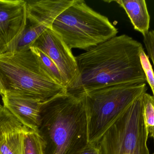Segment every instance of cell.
Listing matches in <instances>:
<instances>
[{
    "label": "cell",
    "mask_w": 154,
    "mask_h": 154,
    "mask_svg": "<svg viewBox=\"0 0 154 154\" xmlns=\"http://www.w3.org/2000/svg\"><path fill=\"white\" fill-rule=\"evenodd\" d=\"M143 49L141 42L122 34L78 55L79 80L68 92L79 95L110 85L146 83L140 58Z\"/></svg>",
    "instance_id": "6da1fadb"
},
{
    "label": "cell",
    "mask_w": 154,
    "mask_h": 154,
    "mask_svg": "<svg viewBox=\"0 0 154 154\" xmlns=\"http://www.w3.org/2000/svg\"><path fill=\"white\" fill-rule=\"evenodd\" d=\"M43 154H78L88 142L84 94L66 90L43 102L37 130Z\"/></svg>",
    "instance_id": "7a4b0ae2"
},
{
    "label": "cell",
    "mask_w": 154,
    "mask_h": 154,
    "mask_svg": "<svg viewBox=\"0 0 154 154\" xmlns=\"http://www.w3.org/2000/svg\"><path fill=\"white\" fill-rule=\"evenodd\" d=\"M0 77L6 93L46 102L67 90L46 70L31 49L0 54Z\"/></svg>",
    "instance_id": "3957f363"
},
{
    "label": "cell",
    "mask_w": 154,
    "mask_h": 154,
    "mask_svg": "<svg viewBox=\"0 0 154 154\" xmlns=\"http://www.w3.org/2000/svg\"><path fill=\"white\" fill-rule=\"evenodd\" d=\"M51 28L71 49L86 51L118 33L108 17L94 11L82 0H75L57 16Z\"/></svg>",
    "instance_id": "277c9868"
},
{
    "label": "cell",
    "mask_w": 154,
    "mask_h": 154,
    "mask_svg": "<svg viewBox=\"0 0 154 154\" xmlns=\"http://www.w3.org/2000/svg\"><path fill=\"white\" fill-rule=\"evenodd\" d=\"M146 83L105 86L85 96L89 143H96L119 117L146 93Z\"/></svg>",
    "instance_id": "5b68a950"
},
{
    "label": "cell",
    "mask_w": 154,
    "mask_h": 154,
    "mask_svg": "<svg viewBox=\"0 0 154 154\" xmlns=\"http://www.w3.org/2000/svg\"><path fill=\"white\" fill-rule=\"evenodd\" d=\"M143 96L122 113L96 143L103 154H150Z\"/></svg>",
    "instance_id": "8992f818"
},
{
    "label": "cell",
    "mask_w": 154,
    "mask_h": 154,
    "mask_svg": "<svg viewBox=\"0 0 154 154\" xmlns=\"http://www.w3.org/2000/svg\"><path fill=\"white\" fill-rule=\"evenodd\" d=\"M31 47L40 50L56 64L65 80L67 91L73 89L79 78L76 59L72 49L61 37L51 28H48L37 39Z\"/></svg>",
    "instance_id": "52a82bcc"
},
{
    "label": "cell",
    "mask_w": 154,
    "mask_h": 154,
    "mask_svg": "<svg viewBox=\"0 0 154 154\" xmlns=\"http://www.w3.org/2000/svg\"><path fill=\"white\" fill-rule=\"evenodd\" d=\"M27 24L25 0H0V54L7 52Z\"/></svg>",
    "instance_id": "ba28073f"
},
{
    "label": "cell",
    "mask_w": 154,
    "mask_h": 154,
    "mask_svg": "<svg viewBox=\"0 0 154 154\" xmlns=\"http://www.w3.org/2000/svg\"><path fill=\"white\" fill-rule=\"evenodd\" d=\"M27 25L43 33L51 26L57 16L75 0H26Z\"/></svg>",
    "instance_id": "9c48e42d"
},
{
    "label": "cell",
    "mask_w": 154,
    "mask_h": 154,
    "mask_svg": "<svg viewBox=\"0 0 154 154\" xmlns=\"http://www.w3.org/2000/svg\"><path fill=\"white\" fill-rule=\"evenodd\" d=\"M2 99L3 106L19 122L37 132L42 103L34 99L14 93H6L2 96Z\"/></svg>",
    "instance_id": "30bf717a"
},
{
    "label": "cell",
    "mask_w": 154,
    "mask_h": 154,
    "mask_svg": "<svg viewBox=\"0 0 154 154\" xmlns=\"http://www.w3.org/2000/svg\"><path fill=\"white\" fill-rule=\"evenodd\" d=\"M26 127L12 115L10 116L0 133V154H22L23 137Z\"/></svg>",
    "instance_id": "8fae6325"
},
{
    "label": "cell",
    "mask_w": 154,
    "mask_h": 154,
    "mask_svg": "<svg viewBox=\"0 0 154 154\" xmlns=\"http://www.w3.org/2000/svg\"><path fill=\"white\" fill-rule=\"evenodd\" d=\"M116 2L125 11L136 30L143 36L149 31L150 14L145 0H117Z\"/></svg>",
    "instance_id": "7c38bea8"
},
{
    "label": "cell",
    "mask_w": 154,
    "mask_h": 154,
    "mask_svg": "<svg viewBox=\"0 0 154 154\" xmlns=\"http://www.w3.org/2000/svg\"><path fill=\"white\" fill-rule=\"evenodd\" d=\"M22 154H43L38 134L36 131L27 127L23 132Z\"/></svg>",
    "instance_id": "4fadbf2b"
},
{
    "label": "cell",
    "mask_w": 154,
    "mask_h": 154,
    "mask_svg": "<svg viewBox=\"0 0 154 154\" xmlns=\"http://www.w3.org/2000/svg\"><path fill=\"white\" fill-rule=\"evenodd\" d=\"M143 115L148 137H152L154 143V97L145 93L143 96Z\"/></svg>",
    "instance_id": "5bb4252c"
},
{
    "label": "cell",
    "mask_w": 154,
    "mask_h": 154,
    "mask_svg": "<svg viewBox=\"0 0 154 154\" xmlns=\"http://www.w3.org/2000/svg\"><path fill=\"white\" fill-rule=\"evenodd\" d=\"M30 49L38 57L42 65L52 77L59 84L66 87L64 78L54 62L39 49L34 47H31Z\"/></svg>",
    "instance_id": "9a60e30c"
},
{
    "label": "cell",
    "mask_w": 154,
    "mask_h": 154,
    "mask_svg": "<svg viewBox=\"0 0 154 154\" xmlns=\"http://www.w3.org/2000/svg\"><path fill=\"white\" fill-rule=\"evenodd\" d=\"M140 58L142 68L146 78V82L150 86L154 97V72L149 57L145 52L144 49L140 52Z\"/></svg>",
    "instance_id": "2e32d148"
},
{
    "label": "cell",
    "mask_w": 154,
    "mask_h": 154,
    "mask_svg": "<svg viewBox=\"0 0 154 154\" xmlns=\"http://www.w3.org/2000/svg\"><path fill=\"white\" fill-rule=\"evenodd\" d=\"M143 41L148 56L152 60L154 66V30L149 31L148 33L143 36Z\"/></svg>",
    "instance_id": "e0dca14e"
},
{
    "label": "cell",
    "mask_w": 154,
    "mask_h": 154,
    "mask_svg": "<svg viewBox=\"0 0 154 154\" xmlns=\"http://www.w3.org/2000/svg\"><path fill=\"white\" fill-rule=\"evenodd\" d=\"M78 154H103L97 143H89Z\"/></svg>",
    "instance_id": "ac0fdd59"
},
{
    "label": "cell",
    "mask_w": 154,
    "mask_h": 154,
    "mask_svg": "<svg viewBox=\"0 0 154 154\" xmlns=\"http://www.w3.org/2000/svg\"><path fill=\"white\" fill-rule=\"evenodd\" d=\"M11 115L12 114L3 106L0 109V133L3 126Z\"/></svg>",
    "instance_id": "d6986e66"
},
{
    "label": "cell",
    "mask_w": 154,
    "mask_h": 154,
    "mask_svg": "<svg viewBox=\"0 0 154 154\" xmlns=\"http://www.w3.org/2000/svg\"><path fill=\"white\" fill-rule=\"evenodd\" d=\"M6 90H5V88L2 79H1V77H0V96H4L6 94Z\"/></svg>",
    "instance_id": "ffe728a7"
},
{
    "label": "cell",
    "mask_w": 154,
    "mask_h": 154,
    "mask_svg": "<svg viewBox=\"0 0 154 154\" xmlns=\"http://www.w3.org/2000/svg\"><path fill=\"white\" fill-rule=\"evenodd\" d=\"M2 106L1 105V103H0V109L2 108Z\"/></svg>",
    "instance_id": "44dd1931"
},
{
    "label": "cell",
    "mask_w": 154,
    "mask_h": 154,
    "mask_svg": "<svg viewBox=\"0 0 154 154\" xmlns=\"http://www.w3.org/2000/svg\"><path fill=\"white\" fill-rule=\"evenodd\" d=\"M153 154H154V153H153Z\"/></svg>",
    "instance_id": "7402d4cb"
}]
</instances>
